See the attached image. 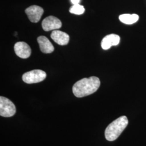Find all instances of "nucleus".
Masks as SVG:
<instances>
[{
  "label": "nucleus",
  "mask_w": 146,
  "mask_h": 146,
  "mask_svg": "<svg viewBox=\"0 0 146 146\" xmlns=\"http://www.w3.org/2000/svg\"><path fill=\"white\" fill-rule=\"evenodd\" d=\"M100 86V80L96 76L84 78L76 82L73 87V94L77 98H83L96 92Z\"/></svg>",
  "instance_id": "f257e3e1"
},
{
  "label": "nucleus",
  "mask_w": 146,
  "mask_h": 146,
  "mask_svg": "<svg viewBox=\"0 0 146 146\" xmlns=\"http://www.w3.org/2000/svg\"><path fill=\"white\" fill-rule=\"evenodd\" d=\"M128 125L125 116H122L110 123L105 130V137L109 141L116 140Z\"/></svg>",
  "instance_id": "f03ea898"
},
{
  "label": "nucleus",
  "mask_w": 146,
  "mask_h": 146,
  "mask_svg": "<svg viewBox=\"0 0 146 146\" xmlns=\"http://www.w3.org/2000/svg\"><path fill=\"white\" fill-rule=\"evenodd\" d=\"M46 76L47 74L45 72L35 69L25 73L22 76V80L26 84H35L43 81Z\"/></svg>",
  "instance_id": "7ed1b4c3"
},
{
  "label": "nucleus",
  "mask_w": 146,
  "mask_h": 146,
  "mask_svg": "<svg viewBox=\"0 0 146 146\" xmlns=\"http://www.w3.org/2000/svg\"><path fill=\"white\" fill-rule=\"evenodd\" d=\"M16 110L15 104L8 98L0 97V115L2 117H9L15 114Z\"/></svg>",
  "instance_id": "20e7f679"
},
{
  "label": "nucleus",
  "mask_w": 146,
  "mask_h": 146,
  "mask_svg": "<svg viewBox=\"0 0 146 146\" xmlns=\"http://www.w3.org/2000/svg\"><path fill=\"white\" fill-rule=\"evenodd\" d=\"M62 26V22L57 17L49 16L45 18L42 22V27L44 31L57 30Z\"/></svg>",
  "instance_id": "39448f33"
},
{
  "label": "nucleus",
  "mask_w": 146,
  "mask_h": 146,
  "mask_svg": "<svg viewBox=\"0 0 146 146\" xmlns=\"http://www.w3.org/2000/svg\"><path fill=\"white\" fill-rule=\"evenodd\" d=\"M44 11L38 5H31L27 8L25 13L29 20L33 23H37L40 20Z\"/></svg>",
  "instance_id": "423d86ee"
},
{
  "label": "nucleus",
  "mask_w": 146,
  "mask_h": 146,
  "mask_svg": "<svg viewBox=\"0 0 146 146\" xmlns=\"http://www.w3.org/2000/svg\"><path fill=\"white\" fill-rule=\"evenodd\" d=\"M14 50L16 55L22 58H27L31 55V48L26 42H17L14 46Z\"/></svg>",
  "instance_id": "0eeeda50"
},
{
  "label": "nucleus",
  "mask_w": 146,
  "mask_h": 146,
  "mask_svg": "<svg viewBox=\"0 0 146 146\" xmlns=\"http://www.w3.org/2000/svg\"><path fill=\"white\" fill-rule=\"evenodd\" d=\"M120 37L116 34H111L104 37L101 41V47L104 50L109 49L112 46L119 44Z\"/></svg>",
  "instance_id": "6e6552de"
},
{
  "label": "nucleus",
  "mask_w": 146,
  "mask_h": 146,
  "mask_svg": "<svg viewBox=\"0 0 146 146\" xmlns=\"http://www.w3.org/2000/svg\"><path fill=\"white\" fill-rule=\"evenodd\" d=\"M50 36L54 42L61 46H65L69 41V36L68 34L58 30L52 31Z\"/></svg>",
  "instance_id": "1a4fd4ad"
},
{
  "label": "nucleus",
  "mask_w": 146,
  "mask_h": 146,
  "mask_svg": "<svg viewBox=\"0 0 146 146\" xmlns=\"http://www.w3.org/2000/svg\"><path fill=\"white\" fill-rule=\"evenodd\" d=\"M40 50L44 54L52 53L54 50V47L48 38L44 36H40L37 39Z\"/></svg>",
  "instance_id": "9d476101"
},
{
  "label": "nucleus",
  "mask_w": 146,
  "mask_h": 146,
  "mask_svg": "<svg viewBox=\"0 0 146 146\" xmlns=\"http://www.w3.org/2000/svg\"><path fill=\"white\" fill-rule=\"evenodd\" d=\"M139 17L137 14H125L119 16L120 21L125 25H132L139 20Z\"/></svg>",
  "instance_id": "9b49d317"
},
{
  "label": "nucleus",
  "mask_w": 146,
  "mask_h": 146,
  "mask_svg": "<svg viewBox=\"0 0 146 146\" xmlns=\"http://www.w3.org/2000/svg\"><path fill=\"white\" fill-rule=\"evenodd\" d=\"M85 9L83 5H80L79 4L74 5L69 9V12L72 14L76 15H81L84 14Z\"/></svg>",
  "instance_id": "f8f14e48"
},
{
  "label": "nucleus",
  "mask_w": 146,
  "mask_h": 146,
  "mask_svg": "<svg viewBox=\"0 0 146 146\" xmlns=\"http://www.w3.org/2000/svg\"><path fill=\"white\" fill-rule=\"evenodd\" d=\"M72 3H73V5H77V4H79V2L80 1V0H70Z\"/></svg>",
  "instance_id": "ddd939ff"
}]
</instances>
